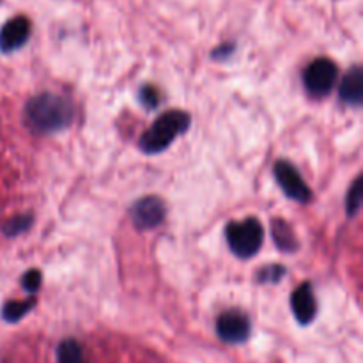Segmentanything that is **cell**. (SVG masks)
Instances as JSON below:
<instances>
[{"instance_id":"cell-1","label":"cell","mask_w":363,"mask_h":363,"mask_svg":"<svg viewBox=\"0 0 363 363\" xmlns=\"http://www.w3.org/2000/svg\"><path fill=\"white\" fill-rule=\"evenodd\" d=\"M25 121L38 133H55L66 130L73 121V106L64 96L43 92L25 106Z\"/></svg>"},{"instance_id":"cell-2","label":"cell","mask_w":363,"mask_h":363,"mask_svg":"<svg viewBox=\"0 0 363 363\" xmlns=\"http://www.w3.org/2000/svg\"><path fill=\"white\" fill-rule=\"evenodd\" d=\"M190 128V116L181 110H169L162 113L152 123V126L142 135L140 149L145 155H158L165 151L177 138V135L184 133Z\"/></svg>"},{"instance_id":"cell-3","label":"cell","mask_w":363,"mask_h":363,"mask_svg":"<svg viewBox=\"0 0 363 363\" xmlns=\"http://www.w3.org/2000/svg\"><path fill=\"white\" fill-rule=\"evenodd\" d=\"M227 245L240 259H250L261 250L264 240V229L257 218H247L241 222H230L225 227Z\"/></svg>"},{"instance_id":"cell-4","label":"cell","mask_w":363,"mask_h":363,"mask_svg":"<svg viewBox=\"0 0 363 363\" xmlns=\"http://www.w3.org/2000/svg\"><path fill=\"white\" fill-rule=\"evenodd\" d=\"M337 64L321 57L308 64L303 71V85L312 96H326L337 82Z\"/></svg>"},{"instance_id":"cell-5","label":"cell","mask_w":363,"mask_h":363,"mask_svg":"<svg viewBox=\"0 0 363 363\" xmlns=\"http://www.w3.org/2000/svg\"><path fill=\"white\" fill-rule=\"evenodd\" d=\"M273 174H275L277 183H279V186L282 188V191L287 197L296 202L311 201V188L305 184L303 177L300 176V172H298L293 163L286 162V160H279L275 167H273Z\"/></svg>"},{"instance_id":"cell-6","label":"cell","mask_w":363,"mask_h":363,"mask_svg":"<svg viewBox=\"0 0 363 363\" xmlns=\"http://www.w3.org/2000/svg\"><path fill=\"white\" fill-rule=\"evenodd\" d=\"M165 204H163L162 199L155 197V195H147V197L138 199L130 209L131 222H133V225L140 230H149L158 227L160 223L165 220Z\"/></svg>"},{"instance_id":"cell-7","label":"cell","mask_w":363,"mask_h":363,"mask_svg":"<svg viewBox=\"0 0 363 363\" xmlns=\"http://www.w3.org/2000/svg\"><path fill=\"white\" fill-rule=\"evenodd\" d=\"M216 333L227 344H241L250 335V321L240 311H227L216 321Z\"/></svg>"},{"instance_id":"cell-8","label":"cell","mask_w":363,"mask_h":363,"mask_svg":"<svg viewBox=\"0 0 363 363\" xmlns=\"http://www.w3.org/2000/svg\"><path fill=\"white\" fill-rule=\"evenodd\" d=\"M30 21L25 16L11 18L0 28V50L4 53H11L14 50L21 48L30 38Z\"/></svg>"},{"instance_id":"cell-9","label":"cell","mask_w":363,"mask_h":363,"mask_svg":"<svg viewBox=\"0 0 363 363\" xmlns=\"http://www.w3.org/2000/svg\"><path fill=\"white\" fill-rule=\"evenodd\" d=\"M291 308L300 325H311L318 314V301H315L312 284L305 282L298 287L291 296Z\"/></svg>"},{"instance_id":"cell-10","label":"cell","mask_w":363,"mask_h":363,"mask_svg":"<svg viewBox=\"0 0 363 363\" xmlns=\"http://www.w3.org/2000/svg\"><path fill=\"white\" fill-rule=\"evenodd\" d=\"M340 99L350 106H360L363 101V71L360 66H354L353 69L344 74L339 89Z\"/></svg>"},{"instance_id":"cell-11","label":"cell","mask_w":363,"mask_h":363,"mask_svg":"<svg viewBox=\"0 0 363 363\" xmlns=\"http://www.w3.org/2000/svg\"><path fill=\"white\" fill-rule=\"evenodd\" d=\"M272 236L277 247H279L282 252H286V254H291V252H294L298 248V241H296V236H294V230L291 229V225L286 222V220L282 218L273 220Z\"/></svg>"},{"instance_id":"cell-12","label":"cell","mask_w":363,"mask_h":363,"mask_svg":"<svg viewBox=\"0 0 363 363\" xmlns=\"http://www.w3.org/2000/svg\"><path fill=\"white\" fill-rule=\"evenodd\" d=\"M57 363H85L80 344L73 339L60 342L57 350Z\"/></svg>"},{"instance_id":"cell-13","label":"cell","mask_w":363,"mask_h":363,"mask_svg":"<svg viewBox=\"0 0 363 363\" xmlns=\"http://www.w3.org/2000/svg\"><path fill=\"white\" fill-rule=\"evenodd\" d=\"M34 303H35L34 300L7 301V303L4 305V311H2L4 319H6V321H9V323L20 321V319L23 318L27 312H30V308L34 307Z\"/></svg>"},{"instance_id":"cell-14","label":"cell","mask_w":363,"mask_h":363,"mask_svg":"<svg viewBox=\"0 0 363 363\" xmlns=\"http://www.w3.org/2000/svg\"><path fill=\"white\" fill-rule=\"evenodd\" d=\"M363 181L362 177H357L353 184H351L350 191H347V199H346V211L350 216H354L362 208V201H363Z\"/></svg>"},{"instance_id":"cell-15","label":"cell","mask_w":363,"mask_h":363,"mask_svg":"<svg viewBox=\"0 0 363 363\" xmlns=\"http://www.w3.org/2000/svg\"><path fill=\"white\" fill-rule=\"evenodd\" d=\"M30 225H32V216L30 215L14 216V218H11L9 222L6 223V227H4V234H6V236H9V238L20 236V234H23L25 230H27Z\"/></svg>"},{"instance_id":"cell-16","label":"cell","mask_w":363,"mask_h":363,"mask_svg":"<svg viewBox=\"0 0 363 363\" xmlns=\"http://www.w3.org/2000/svg\"><path fill=\"white\" fill-rule=\"evenodd\" d=\"M286 275V268L282 264H269L257 273V280L261 284H277Z\"/></svg>"},{"instance_id":"cell-17","label":"cell","mask_w":363,"mask_h":363,"mask_svg":"<svg viewBox=\"0 0 363 363\" xmlns=\"http://www.w3.org/2000/svg\"><path fill=\"white\" fill-rule=\"evenodd\" d=\"M138 99H140V103L145 108L152 110L160 105V101H162V94H160V91L155 85H144V87L138 91Z\"/></svg>"},{"instance_id":"cell-18","label":"cell","mask_w":363,"mask_h":363,"mask_svg":"<svg viewBox=\"0 0 363 363\" xmlns=\"http://www.w3.org/2000/svg\"><path fill=\"white\" fill-rule=\"evenodd\" d=\"M21 287L27 291L28 294L38 293L41 287V273L38 269H28L23 277H21Z\"/></svg>"}]
</instances>
